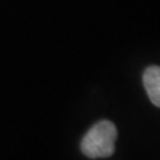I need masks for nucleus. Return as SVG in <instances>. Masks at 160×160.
Masks as SVG:
<instances>
[{
    "label": "nucleus",
    "mask_w": 160,
    "mask_h": 160,
    "mask_svg": "<svg viewBox=\"0 0 160 160\" xmlns=\"http://www.w3.org/2000/svg\"><path fill=\"white\" fill-rule=\"evenodd\" d=\"M118 129L109 120H100L88 129L80 142L83 155L89 159L109 158L115 152Z\"/></svg>",
    "instance_id": "nucleus-1"
},
{
    "label": "nucleus",
    "mask_w": 160,
    "mask_h": 160,
    "mask_svg": "<svg viewBox=\"0 0 160 160\" xmlns=\"http://www.w3.org/2000/svg\"><path fill=\"white\" fill-rule=\"evenodd\" d=\"M143 86L151 103L160 108V67L149 66L143 72Z\"/></svg>",
    "instance_id": "nucleus-2"
}]
</instances>
